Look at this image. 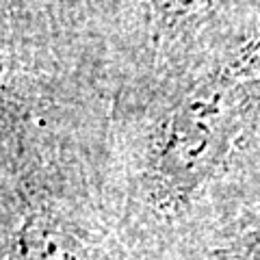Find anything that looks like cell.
Returning a JSON list of instances; mask_svg holds the SVG:
<instances>
[{"label": "cell", "mask_w": 260, "mask_h": 260, "mask_svg": "<svg viewBox=\"0 0 260 260\" xmlns=\"http://www.w3.org/2000/svg\"><path fill=\"white\" fill-rule=\"evenodd\" d=\"M249 260H260V234L254 239V243L249 247Z\"/></svg>", "instance_id": "obj_3"}, {"label": "cell", "mask_w": 260, "mask_h": 260, "mask_svg": "<svg viewBox=\"0 0 260 260\" xmlns=\"http://www.w3.org/2000/svg\"><path fill=\"white\" fill-rule=\"evenodd\" d=\"M245 109V91L234 74H221L180 102L165 124L156 174L167 193L184 198L213 176L230 148Z\"/></svg>", "instance_id": "obj_1"}, {"label": "cell", "mask_w": 260, "mask_h": 260, "mask_svg": "<svg viewBox=\"0 0 260 260\" xmlns=\"http://www.w3.org/2000/svg\"><path fill=\"white\" fill-rule=\"evenodd\" d=\"M15 260H89L85 245L70 230L54 221L24 225Z\"/></svg>", "instance_id": "obj_2"}]
</instances>
